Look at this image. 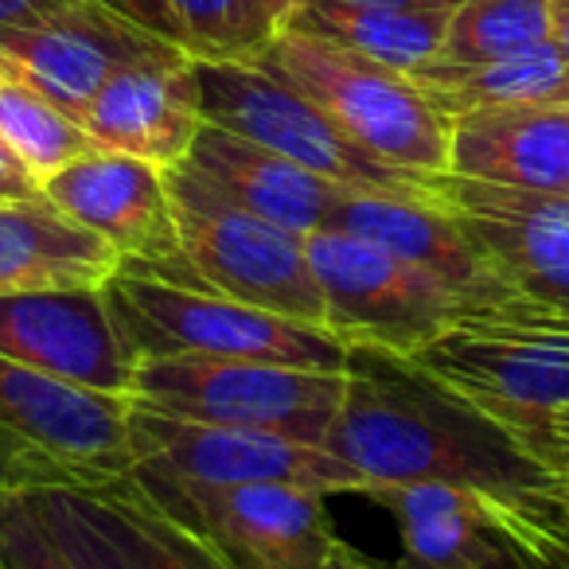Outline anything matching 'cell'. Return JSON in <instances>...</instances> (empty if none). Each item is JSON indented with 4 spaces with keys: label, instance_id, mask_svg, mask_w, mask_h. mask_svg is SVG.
<instances>
[{
    "label": "cell",
    "instance_id": "cell-15",
    "mask_svg": "<svg viewBox=\"0 0 569 569\" xmlns=\"http://www.w3.org/2000/svg\"><path fill=\"white\" fill-rule=\"evenodd\" d=\"M437 199L472 230L515 293L569 317V196L437 176Z\"/></svg>",
    "mask_w": 569,
    "mask_h": 569
},
{
    "label": "cell",
    "instance_id": "cell-2",
    "mask_svg": "<svg viewBox=\"0 0 569 569\" xmlns=\"http://www.w3.org/2000/svg\"><path fill=\"white\" fill-rule=\"evenodd\" d=\"M129 398L98 395L0 356V503L133 476Z\"/></svg>",
    "mask_w": 569,
    "mask_h": 569
},
{
    "label": "cell",
    "instance_id": "cell-9",
    "mask_svg": "<svg viewBox=\"0 0 569 569\" xmlns=\"http://www.w3.org/2000/svg\"><path fill=\"white\" fill-rule=\"evenodd\" d=\"M309 258L325 293V328L348 348L410 359L476 309L437 273L343 230L309 234Z\"/></svg>",
    "mask_w": 569,
    "mask_h": 569
},
{
    "label": "cell",
    "instance_id": "cell-37",
    "mask_svg": "<svg viewBox=\"0 0 569 569\" xmlns=\"http://www.w3.org/2000/svg\"><path fill=\"white\" fill-rule=\"evenodd\" d=\"M12 79H20L17 63H12V59L4 56V51H0V87H4V82H12Z\"/></svg>",
    "mask_w": 569,
    "mask_h": 569
},
{
    "label": "cell",
    "instance_id": "cell-19",
    "mask_svg": "<svg viewBox=\"0 0 569 569\" xmlns=\"http://www.w3.org/2000/svg\"><path fill=\"white\" fill-rule=\"evenodd\" d=\"M449 176L569 196V106H488L457 113Z\"/></svg>",
    "mask_w": 569,
    "mask_h": 569
},
{
    "label": "cell",
    "instance_id": "cell-21",
    "mask_svg": "<svg viewBox=\"0 0 569 569\" xmlns=\"http://www.w3.org/2000/svg\"><path fill=\"white\" fill-rule=\"evenodd\" d=\"M118 269L113 246L79 227L48 196L0 203V297L102 289Z\"/></svg>",
    "mask_w": 569,
    "mask_h": 569
},
{
    "label": "cell",
    "instance_id": "cell-17",
    "mask_svg": "<svg viewBox=\"0 0 569 569\" xmlns=\"http://www.w3.org/2000/svg\"><path fill=\"white\" fill-rule=\"evenodd\" d=\"M90 144L157 168H176L196 144L203 121L196 59L160 48L121 67L82 110Z\"/></svg>",
    "mask_w": 569,
    "mask_h": 569
},
{
    "label": "cell",
    "instance_id": "cell-33",
    "mask_svg": "<svg viewBox=\"0 0 569 569\" xmlns=\"http://www.w3.org/2000/svg\"><path fill=\"white\" fill-rule=\"evenodd\" d=\"M336 4H363V9H410V12H452L460 0H336Z\"/></svg>",
    "mask_w": 569,
    "mask_h": 569
},
{
    "label": "cell",
    "instance_id": "cell-20",
    "mask_svg": "<svg viewBox=\"0 0 569 569\" xmlns=\"http://www.w3.org/2000/svg\"><path fill=\"white\" fill-rule=\"evenodd\" d=\"M183 168L234 207L284 230H297L305 238L328 227L343 196L340 188L297 168L293 160L277 157V152L246 141L230 129L211 126V121L199 129L196 144L183 157Z\"/></svg>",
    "mask_w": 569,
    "mask_h": 569
},
{
    "label": "cell",
    "instance_id": "cell-32",
    "mask_svg": "<svg viewBox=\"0 0 569 569\" xmlns=\"http://www.w3.org/2000/svg\"><path fill=\"white\" fill-rule=\"evenodd\" d=\"M309 4L312 0H258V12H261V20H266L269 36L277 40V36L297 24V17H301Z\"/></svg>",
    "mask_w": 569,
    "mask_h": 569
},
{
    "label": "cell",
    "instance_id": "cell-8",
    "mask_svg": "<svg viewBox=\"0 0 569 569\" xmlns=\"http://www.w3.org/2000/svg\"><path fill=\"white\" fill-rule=\"evenodd\" d=\"M199 106L203 121L277 157L293 160L297 168L320 176L348 196H387V199H433L437 176L395 168L387 160L359 149L348 133L332 126L312 102H305L293 87H284L258 63H196Z\"/></svg>",
    "mask_w": 569,
    "mask_h": 569
},
{
    "label": "cell",
    "instance_id": "cell-29",
    "mask_svg": "<svg viewBox=\"0 0 569 569\" xmlns=\"http://www.w3.org/2000/svg\"><path fill=\"white\" fill-rule=\"evenodd\" d=\"M522 445H527L530 452H535L538 460H542L546 468H553V472L569 476V410H558L550 413V418L535 421V426L519 429Z\"/></svg>",
    "mask_w": 569,
    "mask_h": 569
},
{
    "label": "cell",
    "instance_id": "cell-23",
    "mask_svg": "<svg viewBox=\"0 0 569 569\" xmlns=\"http://www.w3.org/2000/svg\"><path fill=\"white\" fill-rule=\"evenodd\" d=\"M196 63H250L273 43L258 0H102Z\"/></svg>",
    "mask_w": 569,
    "mask_h": 569
},
{
    "label": "cell",
    "instance_id": "cell-22",
    "mask_svg": "<svg viewBox=\"0 0 569 569\" xmlns=\"http://www.w3.org/2000/svg\"><path fill=\"white\" fill-rule=\"evenodd\" d=\"M452 12H410V9H363V4H336V0H312L297 17L293 28L367 63L390 67L398 74H418L441 59L445 32Z\"/></svg>",
    "mask_w": 569,
    "mask_h": 569
},
{
    "label": "cell",
    "instance_id": "cell-31",
    "mask_svg": "<svg viewBox=\"0 0 569 569\" xmlns=\"http://www.w3.org/2000/svg\"><path fill=\"white\" fill-rule=\"evenodd\" d=\"M59 4H67V0H0V32H9V28H20V24H32V20L56 12Z\"/></svg>",
    "mask_w": 569,
    "mask_h": 569
},
{
    "label": "cell",
    "instance_id": "cell-11",
    "mask_svg": "<svg viewBox=\"0 0 569 569\" xmlns=\"http://www.w3.org/2000/svg\"><path fill=\"white\" fill-rule=\"evenodd\" d=\"M137 480L230 569H325L336 546L325 496L317 491L289 483H188L160 476Z\"/></svg>",
    "mask_w": 569,
    "mask_h": 569
},
{
    "label": "cell",
    "instance_id": "cell-30",
    "mask_svg": "<svg viewBox=\"0 0 569 569\" xmlns=\"http://www.w3.org/2000/svg\"><path fill=\"white\" fill-rule=\"evenodd\" d=\"M43 188L24 164L20 157L0 141V203H24V199H40Z\"/></svg>",
    "mask_w": 569,
    "mask_h": 569
},
{
    "label": "cell",
    "instance_id": "cell-5",
    "mask_svg": "<svg viewBox=\"0 0 569 569\" xmlns=\"http://www.w3.org/2000/svg\"><path fill=\"white\" fill-rule=\"evenodd\" d=\"M410 359L511 433L569 410V317L527 297L476 305Z\"/></svg>",
    "mask_w": 569,
    "mask_h": 569
},
{
    "label": "cell",
    "instance_id": "cell-34",
    "mask_svg": "<svg viewBox=\"0 0 569 569\" xmlns=\"http://www.w3.org/2000/svg\"><path fill=\"white\" fill-rule=\"evenodd\" d=\"M550 40L569 71V0H553L550 4Z\"/></svg>",
    "mask_w": 569,
    "mask_h": 569
},
{
    "label": "cell",
    "instance_id": "cell-12",
    "mask_svg": "<svg viewBox=\"0 0 569 569\" xmlns=\"http://www.w3.org/2000/svg\"><path fill=\"white\" fill-rule=\"evenodd\" d=\"M32 507L79 569H230L137 476L43 491Z\"/></svg>",
    "mask_w": 569,
    "mask_h": 569
},
{
    "label": "cell",
    "instance_id": "cell-1",
    "mask_svg": "<svg viewBox=\"0 0 569 569\" xmlns=\"http://www.w3.org/2000/svg\"><path fill=\"white\" fill-rule=\"evenodd\" d=\"M343 375L348 390L325 449L356 468L367 491L449 483L519 503L558 476L503 421L413 359L379 348H348Z\"/></svg>",
    "mask_w": 569,
    "mask_h": 569
},
{
    "label": "cell",
    "instance_id": "cell-3",
    "mask_svg": "<svg viewBox=\"0 0 569 569\" xmlns=\"http://www.w3.org/2000/svg\"><path fill=\"white\" fill-rule=\"evenodd\" d=\"M102 289L137 359H253V363L309 367V371L348 367V343L336 340L328 328L250 309L199 284H180L149 269L121 266Z\"/></svg>",
    "mask_w": 569,
    "mask_h": 569
},
{
    "label": "cell",
    "instance_id": "cell-27",
    "mask_svg": "<svg viewBox=\"0 0 569 569\" xmlns=\"http://www.w3.org/2000/svg\"><path fill=\"white\" fill-rule=\"evenodd\" d=\"M0 569H79L56 542L32 499L0 503Z\"/></svg>",
    "mask_w": 569,
    "mask_h": 569
},
{
    "label": "cell",
    "instance_id": "cell-10",
    "mask_svg": "<svg viewBox=\"0 0 569 569\" xmlns=\"http://www.w3.org/2000/svg\"><path fill=\"white\" fill-rule=\"evenodd\" d=\"M129 449L137 476L188 483H289V488L340 496L367 491V480L325 445L297 437L261 433L238 426H207V421L172 418L129 402Z\"/></svg>",
    "mask_w": 569,
    "mask_h": 569
},
{
    "label": "cell",
    "instance_id": "cell-14",
    "mask_svg": "<svg viewBox=\"0 0 569 569\" xmlns=\"http://www.w3.org/2000/svg\"><path fill=\"white\" fill-rule=\"evenodd\" d=\"M0 356L113 398H129L137 367L106 289L0 297Z\"/></svg>",
    "mask_w": 569,
    "mask_h": 569
},
{
    "label": "cell",
    "instance_id": "cell-16",
    "mask_svg": "<svg viewBox=\"0 0 569 569\" xmlns=\"http://www.w3.org/2000/svg\"><path fill=\"white\" fill-rule=\"evenodd\" d=\"M160 48L172 43L144 32L102 0H67L32 24L0 32V51L17 63L20 79L32 82L71 118H82V110L121 67Z\"/></svg>",
    "mask_w": 569,
    "mask_h": 569
},
{
    "label": "cell",
    "instance_id": "cell-35",
    "mask_svg": "<svg viewBox=\"0 0 569 569\" xmlns=\"http://www.w3.org/2000/svg\"><path fill=\"white\" fill-rule=\"evenodd\" d=\"M325 569H382V566H375L371 558H363V553L351 550V546L336 542L332 553H328V561H325Z\"/></svg>",
    "mask_w": 569,
    "mask_h": 569
},
{
    "label": "cell",
    "instance_id": "cell-24",
    "mask_svg": "<svg viewBox=\"0 0 569 569\" xmlns=\"http://www.w3.org/2000/svg\"><path fill=\"white\" fill-rule=\"evenodd\" d=\"M429 102L457 118L468 110H488V106H569V71L561 63L553 40L522 51L511 59L480 67H449L433 63L410 74Z\"/></svg>",
    "mask_w": 569,
    "mask_h": 569
},
{
    "label": "cell",
    "instance_id": "cell-36",
    "mask_svg": "<svg viewBox=\"0 0 569 569\" xmlns=\"http://www.w3.org/2000/svg\"><path fill=\"white\" fill-rule=\"evenodd\" d=\"M530 530H535V527H530ZM535 538H538V550H542L546 558H550V566H553V569H569V558H566V553H558V550H553V546L546 542V538L538 535V530H535Z\"/></svg>",
    "mask_w": 569,
    "mask_h": 569
},
{
    "label": "cell",
    "instance_id": "cell-6",
    "mask_svg": "<svg viewBox=\"0 0 569 569\" xmlns=\"http://www.w3.org/2000/svg\"><path fill=\"white\" fill-rule=\"evenodd\" d=\"M183 284H199L250 309L325 328V293L309 258V238L242 211L183 164L168 168Z\"/></svg>",
    "mask_w": 569,
    "mask_h": 569
},
{
    "label": "cell",
    "instance_id": "cell-7",
    "mask_svg": "<svg viewBox=\"0 0 569 569\" xmlns=\"http://www.w3.org/2000/svg\"><path fill=\"white\" fill-rule=\"evenodd\" d=\"M343 390V371H309L253 359L144 356L133 367L129 402L207 426L261 429L325 445Z\"/></svg>",
    "mask_w": 569,
    "mask_h": 569
},
{
    "label": "cell",
    "instance_id": "cell-28",
    "mask_svg": "<svg viewBox=\"0 0 569 569\" xmlns=\"http://www.w3.org/2000/svg\"><path fill=\"white\" fill-rule=\"evenodd\" d=\"M546 542L558 553L569 558V476H553L546 488H535L530 496H522L519 503H511Z\"/></svg>",
    "mask_w": 569,
    "mask_h": 569
},
{
    "label": "cell",
    "instance_id": "cell-18",
    "mask_svg": "<svg viewBox=\"0 0 569 569\" xmlns=\"http://www.w3.org/2000/svg\"><path fill=\"white\" fill-rule=\"evenodd\" d=\"M325 230L367 238L398 258L437 273L472 305L515 301L507 277L491 266L472 230L441 203V199H387V196H348L343 191Z\"/></svg>",
    "mask_w": 569,
    "mask_h": 569
},
{
    "label": "cell",
    "instance_id": "cell-25",
    "mask_svg": "<svg viewBox=\"0 0 569 569\" xmlns=\"http://www.w3.org/2000/svg\"><path fill=\"white\" fill-rule=\"evenodd\" d=\"M550 4L553 0H460L437 63L480 67L538 48L550 40Z\"/></svg>",
    "mask_w": 569,
    "mask_h": 569
},
{
    "label": "cell",
    "instance_id": "cell-26",
    "mask_svg": "<svg viewBox=\"0 0 569 569\" xmlns=\"http://www.w3.org/2000/svg\"><path fill=\"white\" fill-rule=\"evenodd\" d=\"M0 141L40 180V188L67 164L94 152L79 118L59 110L32 82L12 79L0 87Z\"/></svg>",
    "mask_w": 569,
    "mask_h": 569
},
{
    "label": "cell",
    "instance_id": "cell-13",
    "mask_svg": "<svg viewBox=\"0 0 569 569\" xmlns=\"http://www.w3.org/2000/svg\"><path fill=\"white\" fill-rule=\"evenodd\" d=\"M43 196L79 227L113 246L121 266L149 269L183 284L180 230L164 168L94 149L51 176Z\"/></svg>",
    "mask_w": 569,
    "mask_h": 569
},
{
    "label": "cell",
    "instance_id": "cell-4",
    "mask_svg": "<svg viewBox=\"0 0 569 569\" xmlns=\"http://www.w3.org/2000/svg\"><path fill=\"white\" fill-rule=\"evenodd\" d=\"M253 63L293 87L371 157L426 176L449 172L452 118L429 102L410 74L367 63L301 28L281 32Z\"/></svg>",
    "mask_w": 569,
    "mask_h": 569
},
{
    "label": "cell",
    "instance_id": "cell-38",
    "mask_svg": "<svg viewBox=\"0 0 569 569\" xmlns=\"http://www.w3.org/2000/svg\"><path fill=\"white\" fill-rule=\"evenodd\" d=\"M395 569H476V566H418V561H398Z\"/></svg>",
    "mask_w": 569,
    "mask_h": 569
}]
</instances>
